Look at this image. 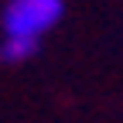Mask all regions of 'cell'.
Returning a JSON list of instances; mask_svg holds the SVG:
<instances>
[{"instance_id": "6da1fadb", "label": "cell", "mask_w": 123, "mask_h": 123, "mask_svg": "<svg viewBox=\"0 0 123 123\" xmlns=\"http://www.w3.org/2000/svg\"><path fill=\"white\" fill-rule=\"evenodd\" d=\"M62 0H7L4 7V34L7 38H31L41 41L62 21Z\"/></svg>"}, {"instance_id": "7a4b0ae2", "label": "cell", "mask_w": 123, "mask_h": 123, "mask_svg": "<svg viewBox=\"0 0 123 123\" xmlns=\"http://www.w3.org/2000/svg\"><path fill=\"white\" fill-rule=\"evenodd\" d=\"M41 48V41H31V38H7L0 41V58L4 62H27V58H34Z\"/></svg>"}]
</instances>
